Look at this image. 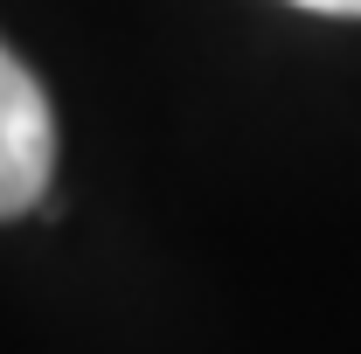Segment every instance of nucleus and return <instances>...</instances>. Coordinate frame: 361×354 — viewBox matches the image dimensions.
<instances>
[{"label":"nucleus","mask_w":361,"mask_h":354,"mask_svg":"<svg viewBox=\"0 0 361 354\" xmlns=\"http://www.w3.org/2000/svg\"><path fill=\"white\" fill-rule=\"evenodd\" d=\"M56 174V118L28 63L0 49V216H28L49 202Z\"/></svg>","instance_id":"nucleus-1"},{"label":"nucleus","mask_w":361,"mask_h":354,"mask_svg":"<svg viewBox=\"0 0 361 354\" xmlns=\"http://www.w3.org/2000/svg\"><path fill=\"white\" fill-rule=\"evenodd\" d=\"M292 7H313V14H355V21H361V0H292Z\"/></svg>","instance_id":"nucleus-2"}]
</instances>
